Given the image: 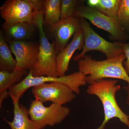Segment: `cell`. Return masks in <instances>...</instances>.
<instances>
[{"label":"cell","mask_w":129,"mask_h":129,"mask_svg":"<svg viewBox=\"0 0 129 129\" xmlns=\"http://www.w3.org/2000/svg\"><path fill=\"white\" fill-rule=\"evenodd\" d=\"M9 46L16 57V68L32 69L37 61L39 46L31 42L13 40L9 42Z\"/></svg>","instance_id":"30bf717a"},{"label":"cell","mask_w":129,"mask_h":129,"mask_svg":"<svg viewBox=\"0 0 129 129\" xmlns=\"http://www.w3.org/2000/svg\"><path fill=\"white\" fill-rule=\"evenodd\" d=\"M126 59L124 53L116 57L102 61L93 59L86 55L78 61L79 71L86 76L87 83L91 84L103 79L122 80L129 84V75L123 65Z\"/></svg>","instance_id":"6da1fadb"},{"label":"cell","mask_w":129,"mask_h":129,"mask_svg":"<svg viewBox=\"0 0 129 129\" xmlns=\"http://www.w3.org/2000/svg\"><path fill=\"white\" fill-rule=\"evenodd\" d=\"M14 117L11 122L6 120L11 129H40L29 118L28 109L19 101H12Z\"/></svg>","instance_id":"4fadbf2b"},{"label":"cell","mask_w":129,"mask_h":129,"mask_svg":"<svg viewBox=\"0 0 129 129\" xmlns=\"http://www.w3.org/2000/svg\"><path fill=\"white\" fill-rule=\"evenodd\" d=\"M119 2L120 0H100L95 9L118 21L117 12Z\"/></svg>","instance_id":"ac0fdd59"},{"label":"cell","mask_w":129,"mask_h":129,"mask_svg":"<svg viewBox=\"0 0 129 129\" xmlns=\"http://www.w3.org/2000/svg\"><path fill=\"white\" fill-rule=\"evenodd\" d=\"M84 45V33L80 29L74 36L71 42L63 50L58 52L56 65L58 76H65L68 70L70 62L77 50H82Z\"/></svg>","instance_id":"7c38bea8"},{"label":"cell","mask_w":129,"mask_h":129,"mask_svg":"<svg viewBox=\"0 0 129 129\" xmlns=\"http://www.w3.org/2000/svg\"><path fill=\"white\" fill-rule=\"evenodd\" d=\"M116 79H103L90 84L86 90L90 95H95L101 100L104 109L103 122L96 129H105L106 124L113 118H117L129 129V116L121 110L116 98V92L121 89Z\"/></svg>","instance_id":"7a4b0ae2"},{"label":"cell","mask_w":129,"mask_h":129,"mask_svg":"<svg viewBox=\"0 0 129 129\" xmlns=\"http://www.w3.org/2000/svg\"><path fill=\"white\" fill-rule=\"evenodd\" d=\"M44 9L35 11L32 23L37 28L39 34L40 45L37 62L29 70L35 77H58L56 65L57 52L55 42L51 43L44 29Z\"/></svg>","instance_id":"3957f363"},{"label":"cell","mask_w":129,"mask_h":129,"mask_svg":"<svg viewBox=\"0 0 129 129\" xmlns=\"http://www.w3.org/2000/svg\"><path fill=\"white\" fill-rule=\"evenodd\" d=\"M124 53L126 56V60L123 62L125 70L129 75V42L127 44H122Z\"/></svg>","instance_id":"44dd1931"},{"label":"cell","mask_w":129,"mask_h":129,"mask_svg":"<svg viewBox=\"0 0 129 129\" xmlns=\"http://www.w3.org/2000/svg\"><path fill=\"white\" fill-rule=\"evenodd\" d=\"M60 83L64 84L78 95L80 94V87L87 84L86 76L79 71L62 77H35L29 71L28 74L21 82L9 89V96L12 101H19V99L24 92L29 88L44 83Z\"/></svg>","instance_id":"277c9868"},{"label":"cell","mask_w":129,"mask_h":129,"mask_svg":"<svg viewBox=\"0 0 129 129\" xmlns=\"http://www.w3.org/2000/svg\"><path fill=\"white\" fill-rule=\"evenodd\" d=\"M74 16L88 19L93 25L109 33L114 39L123 40L127 37L124 28L118 21L106 16L96 9L86 6L79 5L75 10Z\"/></svg>","instance_id":"52a82bcc"},{"label":"cell","mask_w":129,"mask_h":129,"mask_svg":"<svg viewBox=\"0 0 129 129\" xmlns=\"http://www.w3.org/2000/svg\"><path fill=\"white\" fill-rule=\"evenodd\" d=\"M50 26L57 53L67 46L71 37L81 29L79 18L74 16Z\"/></svg>","instance_id":"8fae6325"},{"label":"cell","mask_w":129,"mask_h":129,"mask_svg":"<svg viewBox=\"0 0 129 129\" xmlns=\"http://www.w3.org/2000/svg\"><path fill=\"white\" fill-rule=\"evenodd\" d=\"M79 19L81 28L84 33V45L81 52L74 58V61L81 59L90 51L101 52L108 59L113 58L124 53L122 43L106 40L92 29L86 19L83 18H79Z\"/></svg>","instance_id":"5b68a950"},{"label":"cell","mask_w":129,"mask_h":129,"mask_svg":"<svg viewBox=\"0 0 129 129\" xmlns=\"http://www.w3.org/2000/svg\"><path fill=\"white\" fill-rule=\"evenodd\" d=\"M32 94L35 99L43 103L63 105L72 101L76 97L75 93L68 86L60 83H46L32 87Z\"/></svg>","instance_id":"ba28073f"},{"label":"cell","mask_w":129,"mask_h":129,"mask_svg":"<svg viewBox=\"0 0 129 129\" xmlns=\"http://www.w3.org/2000/svg\"><path fill=\"white\" fill-rule=\"evenodd\" d=\"M3 30L11 40L24 41L32 35L36 27L33 23L18 22L2 24Z\"/></svg>","instance_id":"5bb4252c"},{"label":"cell","mask_w":129,"mask_h":129,"mask_svg":"<svg viewBox=\"0 0 129 129\" xmlns=\"http://www.w3.org/2000/svg\"><path fill=\"white\" fill-rule=\"evenodd\" d=\"M76 0H62L61 6V18L62 20L74 16L75 12L79 6Z\"/></svg>","instance_id":"ffe728a7"},{"label":"cell","mask_w":129,"mask_h":129,"mask_svg":"<svg viewBox=\"0 0 129 129\" xmlns=\"http://www.w3.org/2000/svg\"><path fill=\"white\" fill-rule=\"evenodd\" d=\"M70 111L68 107L54 103L46 107L37 99L32 101L28 109L30 118L40 129L61 123L69 115Z\"/></svg>","instance_id":"8992f818"},{"label":"cell","mask_w":129,"mask_h":129,"mask_svg":"<svg viewBox=\"0 0 129 129\" xmlns=\"http://www.w3.org/2000/svg\"><path fill=\"white\" fill-rule=\"evenodd\" d=\"M11 49L0 31V70L12 72L17 67V62L13 57Z\"/></svg>","instance_id":"2e32d148"},{"label":"cell","mask_w":129,"mask_h":129,"mask_svg":"<svg viewBox=\"0 0 129 129\" xmlns=\"http://www.w3.org/2000/svg\"><path fill=\"white\" fill-rule=\"evenodd\" d=\"M123 88L127 92V96L126 102L128 106H129V84L124 87Z\"/></svg>","instance_id":"cb8c5ba5"},{"label":"cell","mask_w":129,"mask_h":129,"mask_svg":"<svg viewBox=\"0 0 129 129\" xmlns=\"http://www.w3.org/2000/svg\"><path fill=\"white\" fill-rule=\"evenodd\" d=\"M0 14L7 23H32L35 10L30 0H7L0 8Z\"/></svg>","instance_id":"9c48e42d"},{"label":"cell","mask_w":129,"mask_h":129,"mask_svg":"<svg viewBox=\"0 0 129 129\" xmlns=\"http://www.w3.org/2000/svg\"><path fill=\"white\" fill-rule=\"evenodd\" d=\"M117 19L123 27L129 28V0H120L117 12Z\"/></svg>","instance_id":"d6986e66"},{"label":"cell","mask_w":129,"mask_h":129,"mask_svg":"<svg viewBox=\"0 0 129 129\" xmlns=\"http://www.w3.org/2000/svg\"><path fill=\"white\" fill-rule=\"evenodd\" d=\"M99 2L100 0H88L87 3L88 7L95 9L99 4Z\"/></svg>","instance_id":"603a6c76"},{"label":"cell","mask_w":129,"mask_h":129,"mask_svg":"<svg viewBox=\"0 0 129 129\" xmlns=\"http://www.w3.org/2000/svg\"><path fill=\"white\" fill-rule=\"evenodd\" d=\"M9 96V91L0 92V107L1 108L2 103L5 99L7 98Z\"/></svg>","instance_id":"7402d4cb"},{"label":"cell","mask_w":129,"mask_h":129,"mask_svg":"<svg viewBox=\"0 0 129 129\" xmlns=\"http://www.w3.org/2000/svg\"><path fill=\"white\" fill-rule=\"evenodd\" d=\"M61 0H45L44 4V24L51 25L61 19Z\"/></svg>","instance_id":"e0dca14e"},{"label":"cell","mask_w":129,"mask_h":129,"mask_svg":"<svg viewBox=\"0 0 129 129\" xmlns=\"http://www.w3.org/2000/svg\"><path fill=\"white\" fill-rule=\"evenodd\" d=\"M27 70L16 68L12 72L0 71V92L8 91L11 87L21 82L28 74Z\"/></svg>","instance_id":"9a60e30c"}]
</instances>
